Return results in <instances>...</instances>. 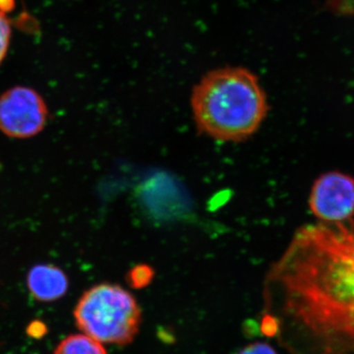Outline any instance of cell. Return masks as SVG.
<instances>
[{
  "instance_id": "ba28073f",
  "label": "cell",
  "mask_w": 354,
  "mask_h": 354,
  "mask_svg": "<svg viewBox=\"0 0 354 354\" xmlns=\"http://www.w3.org/2000/svg\"><path fill=\"white\" fill-rule=\"evenodd\" d=\"M11 24L6 13L0 11V65L6 59L11 41Z\"/></svg>"
},
{
  "instance_id": "8992f818",
  "label": "cell",
  "mask_w": 354,
  "mask_h": 354,
  "mask_svg": "<svg viewBox=\"0 0 354 354\" xmlns=\"http://www.w3.org/2000/svg\"><path fill=\"white\" fill-rule=\"evenodd\" d=\"M27 286L32 298L41 302H53L67 293L69 279L62 268L53 264H38L27 274Z\"/></svg>"
},
{
  "instance_id": "7a4b0ae2",
  "label": "cell",
  "mask_w": 354,
  "mask_h": 354,
  "mask_svg": "<svg viewBox=\"0 0 354 354\" xmlns=\"http://www.w3.org/2000/svg\"><path fill=\"white\" fill-rule=\"evenodd\" d=\"M190 104L198 131L225 143L252 137L269 113L259 78L241 66L221 67L205 74L193 88Z\"/></svg>"
},
{
  "instance_id": "277c9868",
  "label": "cell",
  "mask_w": 354,
  "mask_h": 354,
  "mask_svg": "<svg viewBox=\"0 0 354 354\" xmlns=\"http://www.w3.org/2000/svg\"><path fill=\"white\" fill-rule=\"evenodd\" d=\"M48 121L46 102L35 88L15 86L0 95V132L8 138H34Z\"/></svg>"
},
{
  "instance_id": "6da1fadb",
  "label": "cell",
  "mask_w": 354,
  "mask_h": 354,
  "mask_svg": "<svg viewBox=\"0 0 354 354\" xmlns=\"http://www.w3.org/2000/svg\"><path fill=\"white\" fill-rule=\"evenodd\" d=\"M263 298L261 332L290 354H354V227H300Z\"/></svg>"
},
{
  "instance_id": "9c48e42d",
  "label": "cell",
  "mask_w": 354,
  "mask_h": 354,
  "mask_svg": "<svg viewBox=\"0 0 354 354\" xmlns=\"http://www.w3.org/2000/svg\"><path fill=\"white\" fill-rule=\"evenodd\" d=\"M239 354H278L274 348L264 342H256L241 349Z\"/></svg>"
},
{
  "instance_id": "5b68a950",
  "label": "cell",
  "mask_w": 354,
  "mask_h": 354,
  "mask_svg": "<svg viewBox=\"0 0 354 354\" xmlns=\"http://www.w3.org/2000/svg\"><path fill=\"white\" fill-rule=\"evenodd\" d=\"M309 207L321 223L354 227V179L339 171L319 176L310 192Z\"/></svg>"
},
{
  "instance_id": "30bf717a",
  "label": "cell",
  "mask_w": 354,
  "mask_h": 354,
  "mask_svg": "<svg viewBox=\"0 0 354 354\" xmlns=\"http://www.w3.org/2000/svg\"><path fill=\"white\" fill-rule=\"evenodd\" d=\"M13 3V0H0V8H1V10L0 11H2V8H10V4L9 3Z\"/></svg>"
},
{
  "instance_id": "3957f363",
  "label": "cell",
  "mask_w": 354,
  "mask_h": 354,
  "mask_svg": "<svg viewBox=\"0 0 354 354\" xmlns=\"http://www.w3.org/2000/svg\"><path fill=\"white\" fill-rule=\"evenodd\" d=\"M77 327L101 344L127 346L138 334L141 309L122 286L102 283L84 292L74 309Z\"/></svg>"
},
{
  "instance_id": "52a82bcc",
  "label": "cell",
  "mask_w": 354,
  "mask_h": 354,
  "mask_svg": "<svg viewBox=\"0 0 354 354\" xmlns=\"http://www.w3.org/2000/svg\"><path fill=\"white\" fill-rule=\"evenodd\" d=\"M55 354H108L101 342L85 334L65 337L58 344Z\"/></svg>"
}]
</instances>
